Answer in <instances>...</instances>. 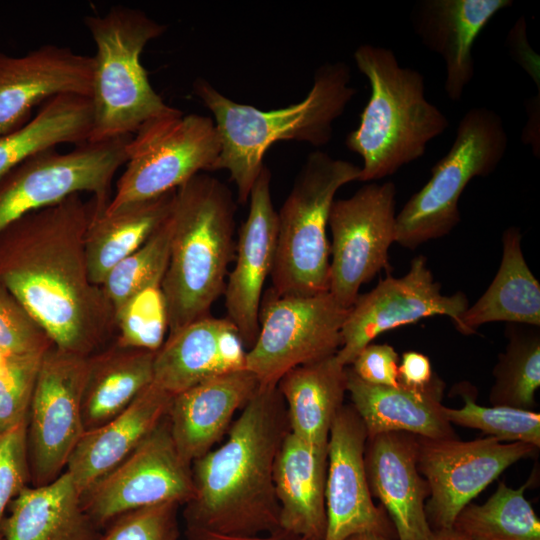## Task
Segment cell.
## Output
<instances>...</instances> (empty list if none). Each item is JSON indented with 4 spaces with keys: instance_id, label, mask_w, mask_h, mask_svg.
<instances>
[{
    "instance_id": "obj_1",
    "label": "cell",
    "mask_w": 540,
    "mask_h": 540,
    "mask_svg": "<svg viewBox=\"0 0 540 540\" xmlns=\"http://www.w3.org/2000/svg\"><path fill=\"white\" fill-rule=\"evenodd\" d=\"M93 198L73 194L0 232V284L61 349L91 355L114 332L115 311L89 275Z\"/></svg>"
},
{
    "instance_id": "obj_2",
    "label": "cell",
    "mask_w": 540,
    "mask_h": 540,
    "mask_svg": "<svg viewBox=\"0 0 540 540\" xmlns=\"http://www.w3.org/2000/svg\"><path fill=\"white\" fill-rule=\"evenodd\" d=\"M289 431L277 386L259 385L228 429L226 441L191 464L194 495L187 527L227 535L281 530L275 495V460Z\"/></svg>"
},
{
    "instance_id": "obj_3",
    "label": "cell",
    "mask_w": 540,
    "mask_h": 540,
    "mask_svg": "<svg viewBox=\"0 0 540 540\" xmlns=\"http://www.w3.org/2000/svg\"><path fill=\"white\" fill-rule=\"evenodd\" d=\"M350 79L346 63H325L316 70L312 88L302 101L269 111L237 103L207 80L196 79L193 91L212 113L220 137L215 170L229 172L241 204L248 201L265 166V153L274 143L298 141L319 147L331 140L333 122L357 92L349 85Z\"/></svg>"
},
{
    "instance_id": "obj_4",
    "label": "cell",
    "mask_w": 540,
    "mask_h": 540,
    "mask_svg": "<svg viewBox=\"0 0 540 540\" xmlns=\"http://www.w3.org/2000/svg\"><path fill=\"white\" fill-rule=\"evenodd\" d=\"M235 211L231 190L206 173L174 191L167 216L169 259L161 283L168 333L209 316L223 294L235 254Z\"/></svg>"
},
{
    "instance_id": "obj_5",
    "label": "cell",
    "mask_w": 540,
    "mask_h": 540,
    "mask_svg": "<svg viewBox=\"0 0 540 540\" xmlns=\"http://www.w3.org/2000/svg\"><path fill=\"white\" fill-rule=\"evenodd\" d=\"M353 56L371 93L345 144L362 158L359 181L368 182L393 175L422 157L428 143L450 124L425 97L424 76L400 66L392 50L363 44Z\"/></svg>"
},
{
    "instance_id": "obj_6",
    "label": "cell",
    "mask_w": 540,
    "mask_h": 540,
    "mask_svg": "<svg viewBox=\"0 0 540 540\" xmlns=\"http://www.w3.org/2000/svg\"><path fill=\"white\" fill-rule=\"evenodd\" d=\"M84 23L96 46L90 142L133 135L145 122L175 112L153 89L141 63L144 47L167 27L122 5Z\"/></svg>"
},
{
    "instance_id": "obj_7",
    "label": "cell",
    "mask_w": 540,
    "mask_h": 540,
    "mask_svg": "<svg viewBox=\"0 0 540 540\" xmlns=\"http://www.w3.org/2000/svg\"><path fill=\"white\" fill-rule=\"evenodd\" d=\"M361 167L323 151L310 153L277 212V244L271 273L279 295L329 291V214L337 191L359 181Z\"/></svg>"
},
{
    "instance_id": "obj_8",
    "label": "cell",
    "mask_w": 540,
    "mask_h": 540,
    "mask_svg": "<svg viewBox=\"0 0 540 540\" xmlns=\"http://www.w3.org/2000/svg\"><path fill=\"white\" fill-rule=\"evenodd\" d=\"M507 147L500 115L487 107L469 109L449 151L431 169V178L396 215L395 242L415 249L450 233L460 221L458 204L467 184L491 174Z\"/></svg>"
},
{
    "instance_id": "obj_9",
    "label": "cell",
    "mask_w": 540,
    "mask_h": 540,
    "mask_svg": "<svg viewBox=\"0 0 540 540\" xmlns=\"http://www.w3.org/2000/svg\"><path fill=\"white\" fill-rule=\"evenodd\" d=\"M220 148L211 117L177 109L145 122L127 143L125 170L104 212L164 195L215 170Z\"/></svg>"
},
{
    "instance_id": "obj_10",
    "label": "cell",
    "mask_w": 540,
    "mask_h": 540,
    "mask_svg": "<svg viewBox=\"0 0 540 540\" xmlns=\"http://www.w3.org/2000/svg\"><path fill=\"white\" fill-rule=\"evenodd\" d=\"M132 135L35 154L0 177V232L20 217L73 194L90 193L95 213L105 211L116 172L127 160Z\"/></svg>"
},
{
    "instance_id": "obj_11",
    "label": "cell",
    "mask_w": 540,
    "mask_h": 540,
    "mask_svg": "<svg viewBox=\"0 0 540 540\" xmlns=\"http://www.w3.org/2000/svg\"><path fill=\"white\" fill-rule=\"evenodd\" d=\"M348 310L328 292L263 293L259 331L247 350L245 369L261 386H277L291 369L337 353Z\"/></svg>"
},
{
    "instance_id": "obj_12",
    "label": "cell",
    "mask_w": 540,
    "mask_h": 540,
    "mask_svg": "<svg viewBox=\"0 0 540 540\" xmlns=\"http://www.w3.org/2000/svg\"><path fill=\"white\" fill-rule=\"evenodd\" d=\"M89 355L53 345L42 356L27 417L30 475L48 484L65 470L85 432L82 400Z\"/></svg>"
},
{
    "instance_id": "obj_13",
    "label": "cell",
    "mask_w": 540,
    "mask_h": 540,
    "mask_svg": "<svg viewBox=\"0 0 540 540\" xmlns=\"http://www.w3.org/2000/svg\"><path fill=\"white\" fill-rule=\"evenodd\" d=\"M193 495L191 465L178 453L166 416L82 494L81 502L94 525L104 528L125 513L165 503L187 504Z\"/></svg>"
},
{
    "instance_id": "obj_14",
    "label": "cell",
    "mask_w": 540,
    "mask_h": 540,
    "mask_svg": "<svg viewBox=\"0 0 540 540\" xmlns=\"http://www.w3.org/2000/svg\"><path fill=\"white\" fill-rule=\"evenodd\" d=\"M395 197L393 182H371L332 204L329 293L346 309L355 302L361 286L388 267V251L396 234Z\"/></svg>"
},
{
    "instance_id": "obj_15",
    "label": "cell",
    "mask_w": 540,
    "mask_h": 540,
    "mask_svg": "<svg viewBox=\"0 0 540 540\" xmlns=\"http://www.w3.org/2000/svg\"><path fill=\"white\" fill-rule=\"evenodd\" d=\"M536 449L531 444L505 443L490 436L471 441L418 437V469L429 488L425 511L433 530L452 529L472 499Z\"/></svg>"
},
{
    "instance_id": "obj_16",
    "label": "cell",
    "mask_w": 540,
    "mask_h": 540,
    "mask_svg": "<svg viewBox=\"0 0 540 540\" xmlns=\"http://www.w3.org/2000/svg\"><path fill=\"white\" fill-rule=\"evenodd\" d=\"M468 307L464 293L444 295L426 257L417 256L404 276H388L371 291L358 295L343 323L336 357L350 366L380 334L436 315L448 316L456 325Z\"/></svg>"
},
{
    "instance_id": "obj_17",
    "label": "cell",
    "mask_w": 540,
    "mask_h": 540,
    "mask_svg": "<svg viewBox=\"0 0 540 540\" xmlns=\"http://www.w3.org/2000/svg\"><path fill=\"white\" fill-rule=\"evenodd\" d=\"M367 433L352 406L343 405L327 443L326 531L323 540H344L358 533L391 537L392 523L372 499L365 470Z\"/></svg>"
},
{
    "instance_id": "obj_18",
    "label": "cell",
    "mask_w": 540,
    "mask_h": 540,
    "mask_svg": "<svg viewBox=\"0 0 540 540\" xmlns=\"http://www.w3.org/2000/svg\"><path fill=\"white\" fill-rule=\"evenodd\" d=\"M248 201V215L235 245V264L223 292L226 318L238 330L247 350L258 335L263 288L271 276L276 255L277 211L267 166L256 179Z\"/></svg>"
},
{
    "instance_id": "obj_19",
    "label": "cell",
    "mask_w": 540,
    "mask_h": 540,
    "mask_svg": "<svg viewBox=\"0 0 540 540\" xmlns=\"http://www.w3.org/2000/svg\"><path fill=\"white\" fill-rule=\"evenodd\" d=\"M93 56L42 45L23 56L0 52V136L25 125L32 110L60 95L91 97Z\"/></svg>"
},
{
    "instance_id": "obj_20",
    "label": "cell",
    "mask_w": 540,
    "mask_h": 540,
    "mask_svg": "<svg viewBox=\"0 0 540 540\" xmlns=\"http://www.w3.org/2000/svg\"><path fill=\"white\" fill-rule=\"evenodd\" d=\"M364 461L371 495L384 506L398 540H429V488L418 469V437L385 432L367 438Z\"/></svg>"
},
{
    "instance_id": "obj_21",
    "label": "cell",
    "mask_w": 540,
    "mask_h": 540,
    "mask_svg": "<svg viewBox=\"0 0 540 540\" xmlns=\"http://www.w3.org/2000/svg\"><path fill=\"white\" fill-rule=\"evenodd\" d=\"M247 348L236 327L211 315L168 333L154 358V383L172 395L208 378L245 369Z\"/></svg>"
},
{
    "instance_id": "obj_22",
    "label": "cell",
    "mask_w": 540,
    "mask_h": 540,
    "mask_svg": "<svg viewBox=\"0 0 540 540\" xmlns=\"http://www.w3.org/2000/svg\"><path fill=\"white\" fill-rule=\"evenodd\" d=\"M511 0H420L411 12L414 32L422 44L439 54L447 97L460 101L474 77V42L490 19L510 7Z\"/></svg>"
},
{
    "instance_id": "obj_23",
    "label": "cell",
    "mask_w": 540,
    "mask_h": 540,
    "mask_svg": "<svg viewBox=\"0 0 540 540\" xmlns=\"http://www.w3.org/2000/svg\"><path fill=\"white\" fill-rule=\"evenodd\" d=\"M258 387L256 377L242 369L213 376L173 395L167 416L182 459L191 465L209 452Z\"/></svg>"
},
{
    "instance_id": "obj_24",
    "label": "cell",
    "mask_w": 540,
    "mask_h": 540,
    "mask_svg": "<svg viewBox=\"0 0 540 540\" xmlns=\"http://www.w3.org/2000/svg\"><path fill=\"white\" fill-rule=\"evenodd\" d=\"M172 397L153 382L123 411L83 433L66 466L81 496L167 416Z\"/></svg>"
},
{
    "instance_id": "obj_25",
    "label": "cell",
    "mask_w": 540,
    "mask_h": 540,
    "mask_svg": "<svg viewBox=\"0 0 540 540\" xmlns=\"http://www.w3.org/2000/svg\"><path fill=\"white\" fill-rule=\"evenodd\" d=\"M443 382L436 376L423 389L369 384L347 366V392L366 429L367 438L406 432L429 439L453 438L441 403Z\"/></svg>"
},
{
    "instance_id": "obj_26",
    "label": "cell",
    "mask_w": 540,
    "mask_h": 540,
    "mask_svg": "<svg viewBox=\"0 0 540 540\" xmlns=\"http://www.w3.org/2000/svg\"><path fill=\"white\" fill-rule=\"evenodd\" d=\"M327 446L308 443L288 431L273 472L281 530L314 540L326 531Z\"/></svg>"
},
{
    "instance_id": "obj_27",
    "label": "cell",
    "mask_w": 540,
    "mask_h": 540,
    "mask_svg": "<svg viewBox=\"0 0 540 540\" xmlns=\"http://www.w3.org/2000/svg\"><path fill=\"white\" fill-rule=\"evenodd\" d=\"M8 510L2 540H95L99 535L66 470L48 484L25 487Z\"/></svg>"
},
{
    "instance_id": "obj_28",
    "label": "cell",
    "mask_w": 540,
    "mask_h": 540,
    "mask_svg": "<svg viewBox=\"0 0 540 540\" xmlns=\"http://www.w3.org/2000/svg\"><path fill=\"white\" fill-rule=\"evenodd\" d=\"M277 388L286 406L289 431L308 443L327 446L333 420L344 405L347 366L334 354L291 369Z\"/></svg>"
},
{
    "instance_id": "obj_29",
    "label": "cell",
    "mask_w": 540,
    "mask_h": 540,
    "mask_svg": "<svg viewBox=\"0 0 540 540\" xmlns=\"http://www.w3.org/2000/svg\"><path fill=\"white\" fill-rule=\"evenodd\" d=\"M521 239L516 227L504 231L497 274L455 325L462 334H473L481 325L495 321L539 327L540 284L525 261Z\"/></svg>"
},
{
    "instance_id": "obj_30",
    "label": "cell",
    "mask_w": 540,
    "mask_h": 540,
    "mask_svg": "<svg viewBox=\"0 0 540 540\" xmlns=\"http://www.w3.org/2000/svg\"><path fill=\"white\" fill-rule=\"evenodd\" d=\"M155 353L115 342L106 350L89 355L82 400L85 431L123 411L153 383Z\"/></svg>"
},
{
    "instance_id": "obj_31",
    "label": "cell",
    "mask_w": 540,
    "mask_h": 540,
    "mask_svg": "<svg viewBox=\"0 0 540 540\" xmlns=\"http://www.w3.org/2000/svg\"><path fill=\"white\" fill-rule=\"evenodd\" d=\"M175 190L127 204L113 212L93 214L85 247L89 275L94 284L101 286L112 268L139 249L162 225Z\"/></svg>"
},
{
    "instance_id": "obj_32",
    "label": "cell",
    "mask_w": 540,
    "mask_h": 540,
    "mask_svg": "<svg viewBox=\"0 0 540 540\" xmlns=\"http://www.w3.org/2000/svg\"><path fill=\"white\" fill-rule=\"evenodd\" d=\"M92 123L89 97L67 94L46 101L25 125L0 136V177L35 154L87 142Z\"/></svg>"
},
{
    "instance_id": "obj_33",
    "label": "cell",
    "mask_w": 540,
    "mask_h": 540,
    "mask_svg": "<svg viewBox=\"0 0 540 540\" xmlns=\"http://www.w3.org/2000/svg\"><path fill=\"white\" fill-rule=\"evenodd\" d=\"M500 482L483 504L469 503L456 517L452 529L469 540H540V521L524 491Z\"/></svg>"
},
{
    "instance_id": "obj_34",
    "label": "cell",
    "mask_w": 540,
    "mask_h": 540,
    "mask_svg": "<svg viewBox=\"0 0 540 540\" xmlns=\"http://www.w3.org/2000/svg\"><path fill=\"white\" fill-rule=\"evenodd\" d=\"M508 345L494 367L489 393L492 405L533 410L540 386V334L531 329L509 327Z\"/></svg>"
},
{
    "instance_id": "obj_35",
    "label": "cell",
    "mask_w": 540,
    "mask_h": 540,
    "mask_svg": "<svg viewBox=\"0 0 540 540\" xmlns=\"http://www.w3.org/2000/svg\"><path fill=\"white\" fill-rule=\"evenodd\" d=\"M168 216V215H167ZM167 217L154 234L108 273L101 287L114 311L140 290L161 284L169 259Z\"/></svg>"
},
{
    "instance_id": "obj_36",
    "label": "cell",
    "mask_w": 540,
    "mask_h": 540,
    "mask_svg": "<svg viewBox=\"0 0 540 540\" xmlns=\"http://www.w3.org/2000/svg\"><path fill=\"white\" fill-rule=\"evenodd\" d=\"M116 343L156 352L168 331V313L161 284L148 286L115 310Z\"/></svg>"
},
{
    "instance_id": "obj_37",
    "label": "cell",
    "mask_w": 540,
    "mask_h": 540,
    "mask_svg": "<svg viewBox=\"0 0 540 540\" xmlns=\"http://www.w3.org/2000/svg\"><path fill=\"white\" fill-rule=\"evenodd\" d=\"M462 396L464 405L461 408L443 407L450 423L478 429L501 442H522L540 447L539 412L508 406H481L473 397Z\"/></svg>"
},
{
    "instance_id": "obj_38",
    "label": "cell",
    "mask_w": 540,
    "mask_h": 540,
    "mask_svg": "<svg viewBox=\"0 0 540 540\" xmlns=\"http://www.w3.org/2000/svg\"><path fill=\"white\" fill-rule=\"evenodd\" d=\"M53 345L17 298L0 284V347L19 356H39Z\"/></svg>"
},
{
    "instance_id": "obj_39",
    "label": "cell",
    "mask_w": 540,
    "mask_h": 540,
    "mask_svg": "<svg viewBox=\"0 0 540 540\" xmlns=\"http://www.w3.org/2000/svg\"><path fill=\"white\" fill-rule=\"evenodd\" d=\"M165 503L125 513L106 527L95 540H177V508Z\"/></svg>"
},
{
    "instance_id": "obj_40",
    "label": "cell",
    "mask_w": 540,
    "mask_h": 540,
    "mask_svg": "<svg viewBox=\"0 0 540 540\" xmlns=\"http://www.w3.org/2000/svg\"><path fill=\"white\" fill-rule=\"evenodd\" d=\"M30 478L26 419L0 431V540L5 513Z\"/></svg>"
},
{
    "instance_id": "obj_41",
    "label": "cell",
    "mask_w": 540,
    "mask_h": 540,
    "mask_svg": "<svg viewBox=\"0 0 540 540\" xmlns=\"http://www.w3.org/2000/svg\"><path fill=\"white\" fill-rule=\"evenodd\" d=\"M42 356H19L0 371V431L27 419Z\"/></svg>"
},
{
    "instance_id": "obj_42",
    "label": "cell",
    "mask_w": 540,
    "mask_h": 540,
    "mask_svg": "<svg viewBox=\"0 0 540 540\" xmlns=\"http://www.w3.org/2000/svg\"><path fill=\"white\" fill-rule=\"evenodd\" d=\"M399 356L388 344H369L349 366L363 381L380 386L397 387Z\"/></svg>"
},
{
    "instance_id": "obj_43",
    "label": "cell",
    "mask_w": 540,
    "mask_h": 540,
    "mask_svg": "<svg viewBox=\"0 0 540 540\" xmlns=\"http://www.w3.org/2000/svg\"><path fill=\"white\" fill-rule=\"evenodd\" d=\"M429 358L416 351L402 354L398 366V383L407 388L423 389L435 379Z\"/></svg>"
},
{
    "instance_id": "obj_44",
    "label": "cell",
    "mask_w": 540,
    "mask_h": 540,
    "mask_svg": "<svg viewBox=\"0 0 540 540\" xmlns=\"http://www.w3.org/2000/svg\"><path fill=\"white\" fill-rule=\"evenodd\" d=\"M188 540H314L297 536L283 530L259 535H227L198 528L187 527Z\"/></svg>"
},
{
    "instance_id": "obj_45",
    "label": "cell",
    "mask_w": 540,
    "mask_h": 540,
    "mask_svg": "<svg viewBox=\"0 0 540 540\" xmlns=\"http://www.w3.org/2000/svg\"><path fill=\"white\" fill-rule=\"evenodd\" d=\"M429 540H469L454 529L433 530Z\"/></svg>"
},
{
    "instance_id": "obj_46",
    "label": "cell",
    "mask_w": 540,
    "mask_h": 540,
    "mask_svg": "<svg viewBox=\"0 0 540 540\" xmlns=\"http://www.w3.org/2000/svg\"><path fill=\"white\" fill-rule=\"evenodd\" d=\"M344 540H392V538L377 533H358Z\"/></svg>"
},
{
    "instance_id": "obj_47",
    "label": "cell",
    "mask_w": 540,
    "mask_h": 540,
    "mask_svg": "<svg viewBox=\"0 0 540 540\" xmlns=\"http://www.w3.org/2000/svg\"><path fill=\"white\" fill-rule=\"evenodd\" d=\"M19 355L0 347V371L8 367Z\"/></svg>"
}]
</instances>
